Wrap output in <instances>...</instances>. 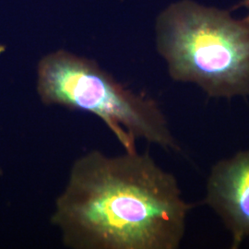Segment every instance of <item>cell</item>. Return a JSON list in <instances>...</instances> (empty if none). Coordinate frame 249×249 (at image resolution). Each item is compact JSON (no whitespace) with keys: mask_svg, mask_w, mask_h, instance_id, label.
<instances>
[{"mask_svg":"<svg viewBox=\"0 0 249 249\" xmlns=\"http://www.w3.org/2000/svg\"><path fill=\"white\" fill-rule=\"evenodd\" d=\"M194 205L148 152L75 160L51 223L71 249H178Z\"/></svg>","mask_w":249,"mask_h":249,"instance_id":"1","label":"cell"},{"mask_svg":"<svg viewBox=\"0 0 249 249\" xmlns=\"http://www.w3.org/2000/svg\"><path fill=\"white\" fill-rule=\"evenodd\" d=\"M156 47L175 81L195 84L210 98L249 97V18L180 0L157 18Z\"/></svg>","mask_w":249,"mask_h":249,"instance_id":"2","label":"cell"},{"mask_svg":"<svg viewBox=\"0 0 249 249\" xmlns=\"http://www.w3.org/2000/svg\"><path fill=\"white\" fill-rule=\"evenodd\" d=\"M36 88L46 107L84 111L99 117L124 151H137V140L166 151H180L160 105L124 87L91 59L66 50L45 54L38 64Z\"/></svg>","mask_w":249,"mask_h":249,"instance_id":"3","label":"cell"},{"mask_svg":"<svg viewBox=\"0 0 249 249\" xmlns=\"http://www.w3.org/2000/svg\"><path fill=\"white\" fill-rule=\"evenodd\" d=\"M205 204L231 236V249L249 238V149L215 162L207 178Z\"/></svg>","mask_w":249,"mask_h":249,"instance_id":"4","label":"cell"},{"mask_svg":"<svg viewBox=\"0 0 249 249\" xmlns=\"http://www.w3.org/2000/svg\"><path fill=\"white\" fill-rule=\"evenodd\" d=\"M239 7H242L248 10V15L246 18L249 19V0H242L239 4Z\"/></svg>","mask_w":249,"mask_h":249,"instance_id":"5","label":"cell"}]
</instances>
